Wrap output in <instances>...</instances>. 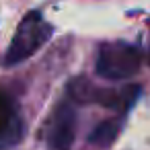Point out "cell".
<instances>
[{
  "mask_svg": "<svg viewBox=\"0 0 150 150\" xmlns=\"http://www.w3.org/2000/svg\"><path fill=\"white\" fill-rule=\"evenodd\" d=\"M119 119H105L101 121L88 136V142L95 144V146H101V148H107L115 142L117 134H119Z\"/></svg>",
  "mask_w": 150,
  "mask_h": 150,
  "instance_id": "5b68a950",
  "label": "cell"
},
{
  "mask_svg": "<svg viewBox=\"0 0 150 150\" xmlns=\"http://www.w3.org/2000/svg\"><path fill=\"white\" fill-rule=\"evenodd\" d=\"M50 37H52V25L37 11L27 13L25 19L19 23L17 31H15L11 47H8L6 56H4V64L15 66V64L25 62L27 58L37 54L47 43Z\"/></svg>",
  "mask_w": 150,
  "mask_h": 150,
  "instance_id": "6da1fadb",
  "label": "cell"
},
{
  "mask_svg": "<svg viewBox=\"0 0 150 150\" xmlns=\"http://www.w3.org/2000/svg\"><path fill=\"white\" fill-rule=\"evenodd\" d=\"M140 62L142 56L138 47L123 41H113L99 47L95 70L105 80H125L140 70Z\"/></svg>",
  "mask_w": 150,
  "mask_h": 150,
  "instance_id": "7a4b0ae2",
  "label": "cell"
},
{
  "mask_svg": "<svg viewBox=\"0 0 150 150\" xmlns=\"http://www.w3.org/2000/svg\"><path fill=\"white\" fill-rule=\"evenodd\" d=\"M23 138V121L19 117L17 105L8 93L0 91V150L19 144Z\"/></svg>",
  "mask_w": 150,
  "mask_h": 150,
  "instance_id": "277c9868",
  "label": "cell"
},
{
  "mask_svg": "<svg viewBox=\"0 0 150 150\" xmlns=\"http://www.w3.org/2000/svg\"><path fill=\"white\" fill-rule=\"evenodd\" d=\"M74 136H76V111L70 103H60L54 111L47 129V144L52 150H70Z\"/></svg>",
  "mask_w": 150,
  "mask_h": 150,
  "instance_id": "3957f363",
  "label": "cell"
}]
</instances>
